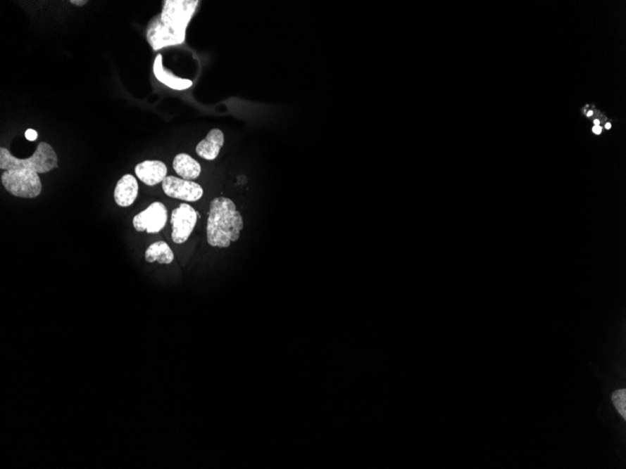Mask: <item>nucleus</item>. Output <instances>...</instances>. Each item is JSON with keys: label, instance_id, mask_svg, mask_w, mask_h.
Returning a JSON list of instances; mask_svg holds the SVG:
<instances>
[{"label": "nucleus", "instance_id": "1", "mask_svg": "<svg viewBox=\"0 0 626 469\" xmlns=\"http://www.w3.org/2000/svg\"><path fill=\"white\" fill-rule=\"evenodd\" d=\"M244 229L242 214L237 210L234 203L229 198H215L211 203L206 239L209 245L226 248L231 243L240 238V231Z\"/></svg>", "mask_w": 626, "mask_h": 469}, {"label": "nucleus", "instance_id": "2", "mask_svg": "<svg viewBox=\"0 0 626 469\" xmlns=\"http://www.w3.org/2000/svg\"><path fill=\"white\" fill-rule=\"evenodd\" d=\"M58 161L55 150L47 143H39L33 156L28 158H17L7 148H0V169L4 171L28 169L37 174H46L58 167Z\"/></svg>", "mask_w": 626, "mask_h": 469}, {"label": "nucleus", "instance_id": "3", "mask_svg": "<svg viewBox=\"0 0 626 469\" xmlns=\"http://www.w3.org/2000/svg\"><path fill=\"white\" fill-rule=\"evenodd\" d=\"M38 174L28 169H8L1 174V183L13 196L33 199L42 192V181Z\"/></svg>", "mask_w": 626, "mask_h": 469}, {"label": "nucleus", "instance_id": "4", "mask_svg": "<svg viewBox=\"0 0 626 469\" xmlns=\"http://www.w3.org/2000/svg\"><path fill=\"white\" fill-rule=\"evenodd\" d=\"M198 5V0H165L160 13L161 21L175 32L186 34Z\"/></svg>", "mask_w": 626, "mask_h": 469}, {"label": "nucleus", "instance_id": "5", "mask_svg": "<svg viewBox=\"0 0 626 469\" xmlns=\"http://www.w3.org/2000/svg\"><path fill=\"white\" fill-rule=\"evenodd\" d=\"M199 214L188 203H181L172 212V240L175 244H183L188 241L194 230Z\"/></svg>", "mask_w": 626, "mask_h": 469}, {"label": "nucleus", "instance_id": "6", "mask_svg": "<svg viewBox=\"0 0 626 469\" xmlns=\"http://www.w3.org/2000/svg\"><path fill=\"white\" fill-rule=\"evenodd\" d=\"M167 219L168 211L165 205L163 203L155 202L146 210L136 214L133 217L132 224L139 233L146 231L147 233H158L165 227Z\"/></svg>", "mask_w": 626, "mask_h": 469}, {"label": "nucleus", "instance_id": "7", "mask_svg": "<svg viewBox=\"0 0 626 469\" xmlns=\"http://www.w3.org/2000/svg\"><path fill=\"white\" fill-rule=\"evenodd\" d=\"M146 39L153 50L158 51L163 48L184 44L186 34L175 32L167 27L161 21L160 14H158L149 22L146 30Z\"/></svg>", "mask_w": 626, "mask_h": 469}, {"label": "nucleus", "instance_id": "8", "mask_svg": "<svg viewBox=\"0 0 626 469\" xmlns=\"http://www.w3.org/2000/svg\"><path fill=\"white\" fill-rule=\"evenodd\" d=\"M163 189L167 196L189 203L197 202L204 195L199 184L175 176H167L163 180Z\"/></svg>", "mask_w": 626, "mask_h": 469}, {"label": "nucleus", "instance_id": "9", "mask_svg": "<svg viewBox=\"0 0 626 469\" xmlns=\"http://www.w3.org/2000/svg\"><path fill=\"white\" fill-rule=\"evenodd\" d=\"M134 171L136 176L150 186L163 183L167 177V167L160 160L143 161L136 165Z\"/></svg>", "mask_w": 626, "mask_h": 469}, {"label": "nucleus", "instance_id": "10", "mask_svg": "<svg viewBox=\"0 0 626 469\" xmlns=\"http://www.w3.org/2000/svg\"><path fill=\"white\" fill-rule=\"evenodd\" d=\"M138 191L139 186L136 178L132 174L123 175L115 186V202L121 207H129L135 202Z\"/></svg>", "mask_w": 626, "mask_h": 469}, {"label": "nucleus", "instance_id": "11", "mask_svg": "<svg viewBox=\"0 0 626 469\" xmlns=\"http://www.w3.org/2000/svg\"><path fill=\"white\" fill-rule=\"evenodd\" d=\"M225 145V134L219 129H211L203 141L196 146L198 156L206 160H214L219 156L220 149Z\"/></svg>", "mask_w": 626, "mask_h": 469}, {"label": "nucleus", "instance_id": "12", "mask_svg": "<svg viewBox=\"0 0 626 469\" xmlns=\"http://www.w3.org/2000/svg\"><path fill=\"white\" fill-rule=\"evenodd\" d=\"M153 72L156 79L164 86L174 90H186L192 86V81L189 79H183L177 77L168 72L163 67V56L158 55L155 58L154 64H153Z\"/></svg>", "mask_w": 626, "mask_h": 469}, {"label": "nucleus", "instance_id": "13", "mask_svg": "<svg viewBox=\"0 0 626 469\" xmlns=\"http://www.w3.org/2000/svg\"><path fill=\"white\" fill-rule=\"evenodd\" d=\"M173 168L178 176L189 181L196 179L202 172L200 163L185 153L178 154L175 156L174 162H173Z\"/></svg>", "mask_w": 626, "mask_h": 469}, {"label": "nucleus", "instance_id": "14", "mask_svg": "<svg viewBox=\"0 0 626 469\" xmlns=\"http://www.w3.org/2000/svg\"><path fill=\"white\" fill-rule=\"evenodd\" d=\"M146 261L147 262H157L160 264H171L174 261V253L167 243L158 241L150 245L146 251Z\"/></svg>", "mask_w": 626, "mask_h": 469}, {"label": "nucleus", "instance_id": "15", "mask_svg": "<svg viewBox=\"0 0 626 469\" xmlns=\"http://www.w3.org/2000/svg\"><path fill=\"white\" fill-rule=\"evenodd\" d=\"M613 402L617 411L626 419V391L625 389L618 390L613 394Z\"/></svg>", "mask_w": 626, "mask_h": 469}, {"label": "nucleus", "instance_id": "16", "mask_svg": "<svg viewBox=\"0 0 626 469\" xmlns=\"http://www.w3.org/2000/svg\"><path fill=\"white\" fill-rule=\"evenodd\" d=\"M25 136L28 141L33 142V141H36L37 138H38V134H37V131H34V129H30L25 131Z\"/></svg>", "mask_w": 626, "mask_h": 469}, {"label": "nucleus", "instance_id": "17", "mask_svg": "<svg viewBox=\"0 0 626 469\" xmlns=\"http://www.w3.org/2000/svg\"><path fill=\"white\" fill-rule=\"evenodd\" d=\"M73 5L78 6V7H81V6L86 5L87 1V0H72L70 1Z\"/></svg>", "mask_w": 626, "mask_h": 469}, {"label": "nucleus", "instance_id": "18", "mask_svg": "<svg viewBox=\"0 0 626 469\" xmlns=\"http://www.w3.org/2000/svg\"><path fill=\"white\" fill-rule=\"evenodd\" d=\"M594 134H600L602 132V128L600 126H594L593 129Z\"/></svg>", "mask_w": 626, "mask_h": 469}, {"label": "nucleus", "instance_id": "19", "mask_svg": "<svg viewBox=\"0 0 626 469\" xmlns=\"http://www.w3.org/2000/svg\"><path fill=\"white\" fill-rule=\"evenodd\" d=\"M611 128V123H607V124H606V129H610Z\"/></svg>", "mask_w": 626, "mask_h": 469}, {"label": "nucleus", "instance_id": "20", "mask_svg": "<svg viewBox=\"0 0 626 469\" xmlns=\"http://www.w3.org/2000/svg\"><path fill=\"white\" fill-rule=\"evenodd\" d=\"M599 124H600V121H599V120H594V125H596V126H599Z\"/></svg>", "mask_w": 626, "mask_h": 469}, {"label": "nucleus", "instance_id": "21", "mask_svg": "<svg viewBox=\"0 0 626 469\" xmlns=\"http://www.w3.org/2000/svg\"><path fill=\"white\" fill-rule=\"evenodd\" d=\"M591 115H593V112H591H591H589V113H588V115H587V117H591Z\"/></svg>", "mask_w": 626, "mask_h": 469}]
</instances>
